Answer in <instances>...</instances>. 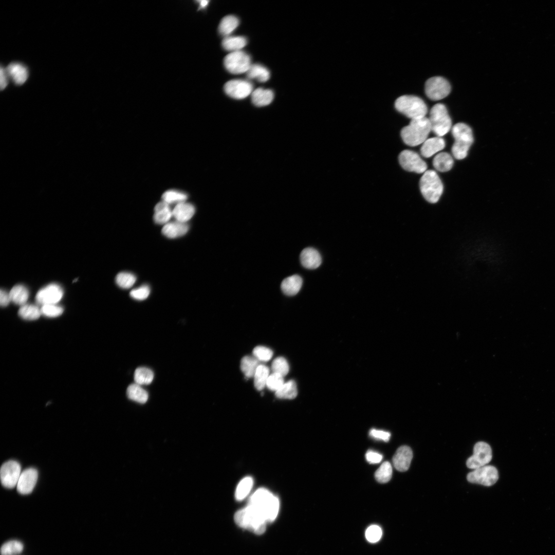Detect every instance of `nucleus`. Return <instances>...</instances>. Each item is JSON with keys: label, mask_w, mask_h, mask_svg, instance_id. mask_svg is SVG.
I'll use <instances>...</instances> for the list:
<instances>
[{"label": "nucleus", "mask_w": 555, "mask_h": 555, "mask_svg": "<svg viewBox=\"0 0 555 555\" xmlns=\"http://www.w3.org/2000/svg\"><path fill=\"white\" fill-rule=\"evenodd\" d=\"M248 505L255 508L267 523L275 520L280 508L278 498L264 488L257 489L251 496Z\"/></svg>", "instance_id": "1"}, {"label": "nucleus", "mask_w": 555, "mask_h": 555, "mask_svg": "<svg viewBox=\"0 0 555 555\" xmlns=\"http://www.w3.org/2000/svg\"><path fill=\"white\" fill-rule=\"evenodd\" d=\"M431 131L429 118L426 117L412 119L401 131V137L408 145L415 146L423 143Z\"/></svg>", "instance_id": "2"}, {"label": "nucleus", "mask_w": 555, "mask_h": 555, "mask_svg": "<svg viewBox=\"0 0 555 555\" xmlns=\"http://www.w3.org/2000/svg\"><path fill=\"white\" fill-rule=\"evenodd\" d=\"M234 521L239 527L256 534H262L265 531L267 523L263 516L249 505L235 513Z\"/></svg>", "instance_id": "3"}, {"label": "nucleus", "mask_w": 555, "mask_h": 555, "mask_svg": "<svg viewBox=\"0 0 555 555\" xmlns=\"http://www.w3.org/2000/svg\"><path fill=\"white\" fill-rule=\"evenodd\" d=\"M452 134L455 142L452 147V153L457 159L465 158L473 142L472 131L470 126L464 123H458L452 128Z\"/></svg>", "instance_id": "4"}, {"label": "nucleus", "mask_w": 555, "mask_h": 555, "mask_svg": "<svg viewBox=\"0 0 555 555\" xmlns=\"http://www.w3.org/2000/svg\"><path fill=\"white\" fill-rule=\"evenodd\" d=\"M396 109L411 120L425 117L428 112L424 102L419 97L404 95L395 101Z\"/></svg>", "instance_id": "5"}, {"label": "nucleus", "mask_w": 555, "mask_h": 555, "mask_svg": "<svg viewBox=\"0 0 555 555\" xmlns=\"http://www.w3.org/2000/svg\"><path fill=\"white\" fill-rule=\"evenodd\" d=\"M421 192L427 201L437 202L443 192V184L438 175L433 170H427L420 178Z\"/></svg>", "instance_id": "6"}, {"label": "nucleus", "mask_w": 555, "mask_h": 555, "mask_svg": "<svg viewBox=\"0 0 555 555\" xmlns=\"http://www.w3.org/2000/svg\"><path fill=\"white\" fill-rule=\"evenodd\" d=\"M429 121L432 131L437 137L446 135L452 127V121L445 105L437 103L430 110Z\"/></svg>", "instance_id": "7"}, {"label": "nucleus", "mask_w": 555, "mask_h": 555, "mask_svg": "<svg viewBox=\"0 0 555 555\" xmlns=\"http://www.w3.org/2000/svg\"><path fill=\"white\" fill-rule=\"evenodd\" d=\"M224 64L226 69L233 74L247 72L250 68V56L242 50L231 52L224 58Z\"/></svg>", "instance_id": "8"}, {"label": "nucleus", "mask_w": 555, "mask_h": 555, "mask_svg": "<svg viewBox=\"0 0 555 555\" xmlns=\"http://www.w3.org/2000/svg\"><path fill=\"white\" fill-rule=\"evenodd\" d=\"M469 482L485 486L494 485L498 480V471L495 467L486 465L474 469L467 476Z\"/></svg>", "instance_id": "9"}, {"label": "nucleus", "mask_w": 555, "mask_h": 555, "mask_svg": "<svg viewBox=\"0 0 555 555\" xmlns=\"http://www.w3.org/2000/svg\"><path fill=\"white\" fill-rule=\"evenodd\" d=\"M451 91L448 81L441 77L429 79L425 83V92L432 100L438 101L447 97Z\"/></svg>", "instance_id": "10"}, {"label": "nucleus", "mask_w": 555, "mask_h": 555, "mask_svg": "<svg viewBox=\"0 0 555 555\" xmlns=\"http://www.w3.org/2000/svg\"><path fill=\"white\" fill-rule=\"evenodd\" d=\"M492 457V450L486 442L479 441L474 446L473 454L466 461L468 468L475 469L486 466Z\"/></svg>", "instance_id": "11"}, {"label": "nucleus", "mask_w": 555, "mask_h": 555, "mask_svg": "<svg viewBox=\"0 0 555 555\" xmlns=\"http://www.w3.org/2000/svg\"><path fill=\"white\" fill-rule=\"evenodd\" d=\"M399 161L402 168L406 171L417 173H424L427 171V163L416 152L411 150H404L399 156Z\"/></svg>", "instance_id": "12"}, {"label": "nucleus", "mask_w": 555, "mask_h": 555, "mask_svg": "<svg viewBox=\"0 0 555 555\" xmlns=\"http://www.w3.org/2000/svg\"><path fill=\"white\" fill-rule=\"evenodd\" d=\"M21 473V467L17 461L11 460L5 462L0 471L2 485L7 488H14L17 485Z\"/></svg>", "instance_id": "13"}, {"label": "nucleus", "mask_w": 555, "mask_h": 555, "mask_svg": "<svg viewBox=\"0 0 555 555\" xmlns=\"http://www.w3.org/2000/svg\"><path fill=\"white\" fill-rule=\"evenodd\" d=\"M224 88L226 94L229 97L242 99L252 92L253 85L247 80L236 79L228 81L225 84Z\"/></svg>", "instance_id": "14"}, {"label": "nucleus", "mask_w": 555, "mask_h": 555, "mask_svg": "<svg viewBox=\"0 0 555 555\" xmlns=\"http://www.w3.org/2000/svg\"><path fill=\"white\" fill-rule=\"evenodd\" d=\"M63 295V291L60 286L57 284H50L38 292L35 300L42 306L57 304L61 300Z\"/></svg>", "instance_id": "15"}, {"label": "nucleus", "mask_w": 555, "mask_h": 555, "mask_svg": "<svg viewBox=\"0 0 555 555\" xmlns=\"http://www.w3.org/2000/svg\"><path fill=\"white\" fill-rule=\"evenodd\" d=\"M38 477L37 470L33 468L25 469L22 472L18 479L16 488L22 494H28L33 490Z\"/></svg>", "instance_id": "16"}, {"label": "nucleus", "mask_w": 555, "mask_h": 555, "mask_svg": "<svg viewBox=\"0 0 555 555\" xmlns=\"http://www.w3.org/2000/svg\"><path fill=\"white\" fill-rule=\"evenodd\" d=\"M413 458L411 449L407 446L398 448L393 457V463L396 470L400 472L407 471Z\"/></svg>", "instance_id": "17"}, {"label": "nucleus", "mask_w": 555, "mask_h": 555, "mask_svg": "<svg viewBox=\"0 0 555 555\" xmlns=\"http://www.w3.org/2000/svg\"><path fill=\"white\" fill-rule=\"evenodd\" d=\"M6 70L9 78L16 85L24 84L28 79V69L21 63H12L8 65Z\"/></svg>", "instance_id": "18"}, {"label": "nucleus", "mask_w": 555, "mask_h": 555, "mask_svg": "<svg viewBox=\"0 0 555 555\" xmlns=\"http://www.w3.org/2000/svg\"><path fill=\"white\" fill-rule=\"evenodd\" d=\"M300 261L305 268L314 269L321 265L322 258L320 254L316 249L308 247L305 248L301 252Z\"/></svg>", "instance_id": "19"}, {"label": "nucleus", "mask_w": 555, "mask_h": 555, "mask_svg": "<svg viewBox=\"0 0 555 555\" xmlns=\"http://www.w3.org/2000/svg\"><path fill=\"white\" fill-rule=\"evenodd\" d=\"M445 147V141L440 137L427 139L422 144L420 153L422 156L429 158Z\"/></svg>", "instance_id": "20"}, {"label": "nucleus", "mask_w": 555, "mask_h": 555, "mask_svg": "<svg viewBox=\"0 0 555 555\" xmlns=\"http://www.w3.org/2000/svg\"><path fill=\"white\" fill-rule=\"evenodd\" d=\"M195 211L194 206L186 201L178 203L172 210L173 216L176 220L186 223L194 215Z\"/></svg>", "instance_id": "21"}, {"label": "nucleus", "mask_w": 555, "mask_h": 555, "mask_svg": "<svg viewBox=\"0 0 555 555\" xmlns=\"http://www.w3.org/2000/svg\"><path fill=\"white\" fill-rule=\"evenodd\" d=\"M189 226L186 223L175 221L166 223L162 229V233L166 237L174 238L187 233Z\"/></svg>", "instance_id": "22"}, {"label": "nucleus", "mask_w": 555, "mask_h": 555, "mask_svg": "<svg viewBox=\"0 0 555 555\" xmlns=\"http://www.w3.org/2000/svg\"><path fill=\"white\" fill-rule=\"evenodd\" d=\"M302 283L303 280L301 277L295 274L284 279L281 283V288L285 294L293 296L300 290Z\"/></svg>", "instance_id": "23"}, {"label": "nucleus", "mask_w": 555, "mask_h": 555, "mask_svg": "<svg viewBox=\"0 0 555 555\" xmlns=\"http://www.w3.org/2000/svg\"><path fill=\"white\" fill-rule=\"evenodd\" d=\"M173 216L172 210L171 209L170 205L162 201L158 202L155 207L153 219L157 224H164Z\"/></svg>", "instance_id": "24"}, {"label": "nucleus", "mask_w": 555, "mask_h": 555, "mask_svg": "<svg viewBox=\"0 0 555 555\" xmlns=\"http://www.w3.org/2000/svg\"><path fill=\"white\" fill-rule=\"evenodd\" d=\"M274 98L273 91L268 89L258 88L252 91L251 100L257 106H264L269 104Z\"/></svg>", "instance_id": "25"}, {"label": "nucleus", "mask_w": 555, "mask_h": 555, "mask_svg": "<svg viewBox=\"0 0 555 555\" xmlns=\"http://www.w3.org/2000/svg\"><path fill=\"white\" fill-rule=\"evenodd\" d=\"M454 161L450 154L447 152H441L436 155L433 159V164L438 171L445 172L449 171L453 166Z\"/></svg>", "instance_id": "26"}, {"label": "nucleus", "mask_w": 555, "mask_h": 555, "mask_svg": "<svg viewBox=\"0 0 555 555\" xmlns=\"http://www.w3.org/2000/svg\"><path fill=\"white\" fill-rule=\"evenodd\" d=\"M247 39L241 36H228L222 41L223 47L231 52L240 50L247 44Z\"/></svg>", "instance_id": "27"}, {"label": "nucleus", "mask_w": 555, "mask_h": 555, "mask_svg": "<svg viewBox=\"0 0 555 555\" xmlns=\"http://www.w3.org/2000/svg\"><path fill=\"white\" fill-rule=\"evenodd\" d=\"M248 78L255 79L260 82H265L270 78L269 71L264 66L257 64H251L246 72Z\"/></svg>", "instance_id": "28"}, {"label": "nucleus", "mask_w": 555, "mask_h": 555, "mask_svg": "<svg viewBox=\"0 0 555 555\" xmlns=\"http://www.w3.org/2000/svg\"><path fill=\"white\" fill-rule=\"evenodd\" d=\"M260 364V361L253 356H246L242 359L240 367L246 378H250L253 377Z\"/></svg>", "instance_id": "29"}, {"label": "nucleus", "mask_w": 555, "mask_h": 555, "mask_svg": "<svg viewBox=\"0 0 555 555\" xmlns=\"http://www.w3.org/2000/svg\"><path fill=\"white\" fill-rule=\"evenodd\" d=\"M128 398L140 403H145L148 399L147 392L141 385L136 383L130 385L126 391Z\"/></svg>", "instance_id": "30"}, {"label": "nucleus", "mask_w": 555, "mask_h": 555, "mask_svg": "<svg viewBox=\"0 0 555 555\" xmlns=\"http://www.w3.org/2000/svg\"><path fill=\"white\" fill-rule=\"evenodd\" d=\"M239 20L234 15H227L223 18L219 26V33L225 37L228 36L238 26Z\"/></svg>", "instance_id": "31"}, {"label": "nucleus", "mask_w": 555, "mask_h": 555, "mask_svg": "<svg viewBox=\"0 0 555 555\" xmlns=\"http://www.w3.org/2000/svg\"><path fill=\"white\" fill-rule=\"evenodd\" d=\"M269 375V367L264 364H260L253 376L254 385L257 390L262 391L264 388Z\"/></svg>", "instance_id": "32"}, {"label": "nucleus", "mask_w": 555, "mask_h": 555, "mask_svg": "<svg viewBox=\"0 0 555 555\" xmlns=\"http://www.w3.org/2000/svg\"><path fill=\"white\" fill-rule=\"evenodd\" d=\"M275 395L277 398L280 399H294L298 395L295 382L293 380H290L285 382L280 389L275 392Z\"/></svg>", "instance_id": "33"}, {"label": "nucleus", "mask_w": 555, "mask_h": 555, "mask_svg": "<svg viewBox=\"0 0 555 555\" xmlns=\"http://www.w3.org/2000/svg\"><path fill=\"white\" fill-rule=\"evenodd\" d=\"M9 293L11 301L14 304L21 306L26 304L29 297V292L24 286L16 285L12 287Z\"/></svg>", "instance_id": "34"}, {"label": "nucleus", "mask_w": 555, "mask_h": 555, "mask_svg": "<svg viewBox=\"0 0 555 555\" xmlns=\"http://www.w3.org/2000/svg\"><path fill=\"white\" fill-rule=\"evenodd\" d=\"M18 314L22 319L26 320H35L42 314L41 308L38 306L26 304L20 308Z\"/></svg>", "instance_id": "35"}, {"label": "nucleus", "mask_w": 555, "mask_h": 555, "mask_svg": "<svg viewBox=\"0 0 555 555\" xmlns=\"http://www.w3.org/2000/svg\"><path fill=\"white\" fill-rule=\"evenodd\" d=\"M135 383L140 385L150 384L154 378V373L151 369L145 367L137 368L134 373Z\"/></svg>", "instance_id": "36"}, {"label": "nucleus", "mask_w": 555, "mask_h": 555, "mask_svg": "<svg viewBox=\"0 0 555 555\" xmlns=\"http://www.w3.org/2000/svg\"><path fill=\"white\" fill-rule=\"evenodd\" d=\"M253 484L251 477H246L238 483L235 491V498L237 501L244 499L250 493Z\"/></svg>", "instance_id": "37"}, {"label": "nucleus", "mask_w": 555, "mask_h": 555, "mask_svg": "<svg viewBox=\"0 0 555 555\" xmlns=\"http://www.w3.org/2000/svg\"><path fill=\"white\" fill-rule=\"evenodd\" d=\"M187 198L188 196L186 193L176 190H168L162 195V201L169 205L173 203L177 205L186 201Z\"/></svg>", "instance_id": "38"}, {"label": "nucleus", "mask_w": 555, "mask_h": 555, "mask_svg": "<svg viewBox=\"0 0 555 555\" xmlns=\"http://www.w3.org/2000/svg\"><path fill=\"white\" fill-rule=\"evenodd\" d=\"M392 475V465L388 461L383 462L375 473L376 480L380 483H387Z\"/></svg>", "instance_id": "39"}, {"label": "nucleus", "mask_w": 555, "mask_h": 555, "mask_svg": "<svg viewBox=\"0 0 555 555\" xmlns=\"http://www.w3.org/2000/svg\"><path fill=\"white\" fill-rule=\"evenodd\" d=\"M24 548L23 544L17 540H11L6 542L1 547V555H17L21 553Z\"/></svg>", "instance_id": "40"}, {"label": "nucleus", "mask_w": 555, "mask_h": 555, "mask_svg": "<svg viewBox=\"0 0 555 555\" xmlns=\"http://www.w3.org/2000/svg\"><path fill=\"white\" fill-rule=\"evenodd\" d=\"M271 370L272 373H277L284 377L289 372V366L285 358L279 357L272 361Z\"/></svg>", "instance_id": "41"}, {"label": "nucleus", "mask_w": 555, "mask_h": 555, "mask_svg": "<svg viewBox=\"0 0 555 555\" xmlns=\"http://www.w3.org/2000/svg\"><path fill=\"white\" fill-rule=\"evenodd\" d=\"M136 278L132 273L120 272L116 277L117 284L122 288H130L135 283Z\"/></svg>", "instance_id": "42"}, {"label": "nucleus", "mask_w": 555, "mask_h": 555, "mask_svg": "<svg viewBox=\"0 0 555 555\" xmlns=\"http://www.w3.org/2000/svg\"><path fill=\"white\" fill-rule=\"evenodd\" d=\"M253 356L259 361L267 362L273 356L272 350L265 346H257L252 351Z\"/></svg>", "instance_id": "43"}, {"label": "nucleus", "mask_w": 555, "mask_h": 555, "mask_svg": "<svg viewBox=\"0 0 555 555\" xmlns=\"http://www.w3.org/2000/svg\"><path fill=\"white\" fill-rule=\"evenodd\" d=\"M285 383L284 377L277 373L270 374L267 383V387L270 391L276 392Z\"/></svg>", "instance_id": "44"}, {"label": "nucleus", "mask_w": 555, "mask_h": 555, "mask_svg": "<svg viewBox=\"0 0 555 555\" xmlns=\"http://www.w3.org/2000/svg\"><path fill=\"white\" fill-rule=\"evenodd\" d=\"M42 314L50 318L57 317L62 314L63 308L57 304H48L41 307Z\"/></svg>", "instance_id": "45"}, {"label": "nucleus", "mask_w": 555, "mask_h": 555, "mask_svg": "<svg viewBox=\"0 0 555 555\" xmlns=\"http://www.w3.org/2000/svg\"><path fill=\"white\" fill-rule=\"evenodd\" d=\"M382 535L381 528L377 525L369 526L366 530L365 536L367 540L372 543L378 541Z\"/></svg>", "instance_id": "46"}, {"label": "nucleus", "mask_w": 555, "mask_h": 555, "mask_svg": "<svg viewBox=\"0 0 555 555\" xmlns=\"http://www.w3.org/2000/svg\"><path fill=\"white\" fill-rule=\"evenodd\" d=\"M150 292V288L147 285H143L132 290L130 292L132 298L137 300H143L146 299Z\"/></svg>", "instance_id": "47"}, {"label": "nucleus", "mask_w": 555, "mask_h": 555, "mask_svg": "<svg viewBox=\"0 0 555 555\" xmlns=\"http://www.w3.org/2000/svg\"><path fill=\"white\" fill-rule=\"evenodd\" d=\"M369 435L374 438L385 442L388 441L391 437L390 432L375 429H372L369 431Z\"/></svg>", "instance_id": "48"}, {"label": "nucleus", "mask_w": 555, "mask_h": 555, "mask_svg": "<svg viewBox=\"0 0 555 555\" xmlns=\"http://www.w3.org/2000/svg\"><path fill=\"white\" fill-rule=\"evenodd\" d=\"M365 458L367 462L371 464L379 463L383 458L382 454L372 450L368 451L365 454Z\"/></svg>", "instance_id": "49"}, {"label": "nucleus", "mask_w": 555, "mask_h": 555, "mask_svg": "<svg viewBox=\"0 0 555 555\" xmlns=\"http://www.w3.org/2000/svg\"><path fill=\"white\" fill-rule=\"evenodd\" d=\"M9 78L6 68L1 66L0 68V87L1 90L5 89L7 86Z\"/></svg>", "instance_id": "50"}, {"label": "nucleus", "mask_w": 555, "mask_h": 555, "mask_svg": "<svg viewBox=\"0 0 555 555\" xmlns=\"http://www.w3.org/2000/svg\"><path fill=\"white\" fill-rule=\"evenodd\" d=\"M11 301L9 293L4 290L0 291V304L3 307L7 306Z\"/></svg>", "instance_id": "51"}, {"label": "nucleus", "mask_w": 555, "mask_h": 555, "mask_svg": "<svg viewBox=\"0 0 555 555\" xmlns=\"http://www.w3.org/2000/svg\"><path fill=\"white\" fill-rule=\"evenodd\" d=\"M198 2L199 3L200 8H204L207 6V5H208V3L209 2V1H198Z\"/></svg>", "instance_id": "52"}]
</instances>
